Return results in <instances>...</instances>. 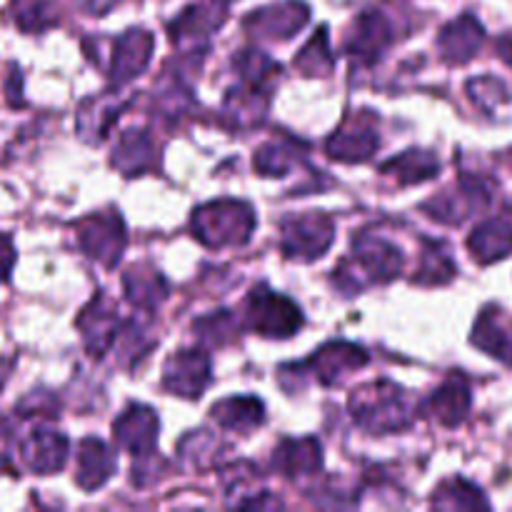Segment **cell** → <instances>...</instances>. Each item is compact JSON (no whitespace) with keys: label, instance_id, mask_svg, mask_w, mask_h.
<instances>
[{"label":"cell","instance_id":"3957f363","mask_svg":"<svg viewBox=\"0 0 512 512\" xmlns=\"http://www.w3.org/2000/svg\"><path fill=\"white\" fill-rule=\"evenodd\" d=\"M10 260H13V253H10V243L3 238V235H0V278H5V275H8Z\"/></svg>","mask_w":512,"mask_h":512},{"label":"cell","instance_id":"7a4b0ae2","mask_svg":"<svg viewBox=\"0 0 512 512\" xmlns=\"http://www.w3.org/2000/svg\"><path fill=\"white\" fill-rule=\"evenodd\" d=\"M445 40H458V45H450L448 55L455 60H468L473 58L475 50L483 43V28L478 25V20L463 18L455 25H450V30L445 33Z\"/></svg>","mask_w":512,"mask_h":512},{"label":"cell","instance_id":"6da1fadb","mask_svg":"<svg viewBox=\"0 0 512 512\" xmlns=\"http://www.w3.org/2000/svg\"><path fill=\"white\" fill-rule=\"evenodd\" d=\"M470 250L480 263H495L512 253V225L505 220H488L470 238Z\"/></svg>","mask_w":512,"mask_h":512},{"label":"cell","instance_id":"277c9868","mask_svg":"<svg viewBox=\"0 0 512 512\" xmlns=\"http://www.w3.org/2000/svg\"><path fill=\"white\" fill-rule=\"evenodd\" d=\"M500 55L512 65V35H505V38L500 40Z\"/></svg>","mask_w":512,"mask_h":512}]
</instances>
